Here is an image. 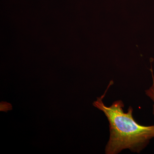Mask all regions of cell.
I'll list each match as a JSON object with an SVG mask.
<instances>
[{"instance_id":"cell-1","label":"cell","mask_w":154,"mask_h":154,"mask_svg":"<svg viewBox=\"0 0 154 154\" xmlns=\"http://www.w3.org/2000/svg\"><path fill=\"white\" fill-rule=\"evenodd\" d=\"M110 82L105 93L93 103L94 107L102 111L107 117L110 128V137L105 148L106 154H117L124 149L139 153L154 138V125L144 126L138 123L133 116V109L130 106L125 113L121 100L113 102L110 106L103 102L107 90L113 84Z\"/></svg>"},{"instance_id":"cell-2","label":"cell","mask_w":154,"mask_h":154,"mask_svg":"<svg viewBox=\"0 0 154 154\" xmlns=\"http://www.w3.org/2000/svg\"><path fill=\"white\" fill-rule=\"evenodd\" d=\"M152 58H151L150 59V61L151 67V68L150 69V70L151 71L152 73L153 83L152 84V85L148 89L146 90L145 93L146 95L148 96L149 98L151 99L152 101L153 102V114L154 116V76L153 74V71L152 65Z\"/></svg>"},{"instance_id":"cell-3","label":"cell","mask_w":154,"mask_h":154,"mask_svg":"<svg viewBox=\"0 0 154 154\" xmlns=\"http://www.w3.org/2000/svg\"><path fill=\"white\" fill-rule=\"evenodd\" d=\"M12 105L10 103L6 102H1V110L8 112V110H12Z\"/></svg>"}]
</instances>
